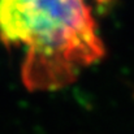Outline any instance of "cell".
Masks as SVG:
<instances>
[{
    "label": "cell",
    "instance_id": "6da1fadb",
    "mask_svg": "<svg viewBox=\"0 0 134 134\" xmlns=\"http://www.w3.org/2000/svg\"><path fill=\"white\" fill-rule=\"evenodd\" d=\"M0 42L24 48L30 91L65 87L105 56L91 0H0Z\"/></svg>",
    "mask_w": 134,
    "mask_h": 134
}]
</instances>
